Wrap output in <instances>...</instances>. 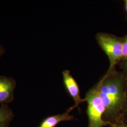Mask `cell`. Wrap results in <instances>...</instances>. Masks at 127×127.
<instances>
[{"label":"cell","instance_id":"obj_8","mask_svg":"<svg viewBox=\"0 0 127 127\" xmlns=\"http://www.w3.org/2000/svg\"><path fill=\"white\" fill-rule=\"evenodd\" d=\"M123 42V55L122 61L127 60V34L122 38Z\"/></svg>","mask_w":127,"mask_h":127},{"label":"cell","instance_id":"obj_5","mask_svg":"<svg viewBox=\"0 0 127 127\" xmlns=\"http://www.w3.org/2000/svg\"><path fill=\"white\" fill-rule=\"evenodd\" d=\"M17 85L12 77L0 75V104H7L14 100V92Z\"/></svg>","mask_w":127,"mask_h":127},{"label":"cell","instance_id":"obj_7","mask_svg":"<svg viewBox=\"0 0 127 127\" xmlns=\"http://www.w3.org/2000/svg\"><path fill=\"white\" fill-rule=\"evenodd\" d=\"M15 117L12 110L7 104H1L0 107V127H9Z\"/></svg>","mask_w":127,"mask_h":127},{"label":"cell","instance_id":"obj_12","mask_svg":"<svg viewBox=\"0 0 127 127\" xmlns=\"http://www.w3.org/2000/svg\"><path fill=\"white\" fill-rule=\"evenodd\" d=\"M5 53V50L4 47L1 44H0V59L1 58V57Z\"/></svg>","mask_w":127,"mask_h":127},{"label":"cell","instance_id":"obj_1","mask_svg":"<svg viewBox=\"0 0 127 127\" xmlns=\"http://www.w3.org/2000/svg\"><path fill=\"white\" fill-rule=\"evenodd\" d=\"M105 108L103 120L109 124L123 123V110L127 91V80L123 73L104 75L97 82Z\"/></svg>","mask_w":127,"mask_h":127},{"label":"cell","instance_id":"obj_6","mask_svg":"<svg viewBox=\"0 0 127 127\" xmlns=\"http://www.w3.org/2000/svg\"><path fill=\"white\" fill-rule=\"evenodd\" d=\"M70 111L67 109L63 114L50 116L45 118L38 127H56L59 123L64 121L74 120L73 116L70 114Z\"/></svg>","mask_w":127,"mask_h":127},{"label":"cell","instance_id":"obj_13","mask_svg":"<svg viewBox=\"0 0 127 127\" xmlns=\"http://www.w3.org/2000/svg\"><path fill=\"white\" fill-rule=\"evenodd\" d=\"M124 7L126 13V20H127V0H124Z\"/></svg>","mask_w":127,"mask_h":127},{"label":"cell","instance_id":"obj_2","mask_svg":"<svg viewBox=\"0 0 127 127\" xmlns=\"http://www.w3.org/2000/svg\"><path fill=\"white\" fill-rule=\"evenodd\" d=\"M95 38L98 45L109 59V68L105 75H109L117 73L116 66L122 59V38L104 32L98 33Z\"/></svg>","mask_w":127,"mask_h":127},{"label":"cell","instance_id":"obj_10","mask_svg":"<svg viewBox=\"0 0 127 127\" xmlns=\"http://www.w3.org/2000/svg\"><path fill=\"white\" fill-rule=\"evenodd\" d=\"M121 68L123 69V73L127 80V60L122 61L121 64Z\"/></svg>","mask_w":127,"mask_h":127},{"label":"cell","instance_id":"obj_9","mask_svg":"<svg viewBox=\"0 0 127 127\" xmlns=\"http://www.w3.org/2000/svg\"><path fill=\"white\" fill-rule=\"evenodd\" d=\"M123 121L124 123L127 124V91L126 100L123 108Z\"/></svg>","mask_w":127,"mask_h":127},{"label":"cell","instance_id":"obj_4","mask_svg":"<svg viewBox=\"0 0 127 127\" xmlns=\"http://www.w3.org/2000/svg\"><path fill=\"white\" fill-rule=\"evenodd\" d=\"M64 84L69 95L74 101V104L68 109L70 112L73 109L78 107L82 102H85L84 98L82 99L80 95V91L76 81L67 70L62 72Z\"/></svg>","mask_w":127,"mask_h":127},{"label":"cell","instance_id":"obj_3","mask_svg":"<svg viewBox=\"0 0 127 127\" xmlns=\"http://www.w3.org/2000/svg\"><path fill=\"white\" fill-rule=\"evenodd\" d=\"M84 99L87 103L88 127H109V124L103 120L105 108L99 94L97 83L88 91Z\"/></svg>","mask_w":127,"mask_h":127},{"label":"cell","instance_id":"obj_11","mask_svg":"<svg viewBox=\"0 0 127 127\" xmlns=\"http://www.w3.org/2000/svg\"><path fill=\"white\" fill-rule=\"evenodd\" d=\"M110 127H127V124H125L124 123H118L116 124H114L111 125Z\"/></svg>","mask_w":127,"mask_h":127}]
</instances>
